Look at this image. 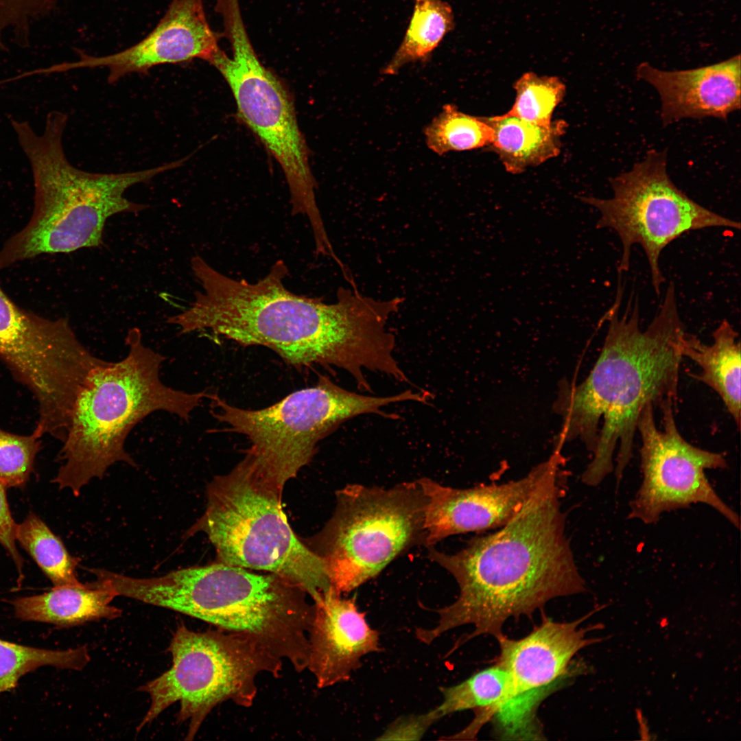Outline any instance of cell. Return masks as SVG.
<instances>
[{
  "mask_svg": "<svg viewBox=\"0 0 741 741\" xmlns=\"http://www.w3.org/2000/svg\"><path fill=\"white\" fill-rule=\"evenodd\" d=\"M121 591L244 637L297 672L307 668L314 604L303 589L276 574L220 562L159 577L126 576Z\"/></svg>",
  "mask_w": 741,
  "mask_h": 741,
  "instance_id": "obj_4",
  "label": "cell"
},
{
  "mask_svg": "<svg viewBox=\"0 0 741 741\" xmlns=\"http://www.w3.org/2000/svg\"><path fill=\"white\" fill-rule=\"evenodd\" d=\"M341 594L331 586L313 600L307 668L318 688L347 681L362 657L381 650L379 633L359 611L355 596Z\"/></svg>",
  "mask_w": 741,
  "mask_h": 741,
  "instance_id": "obj_18",
  "label": "cell"
},
{
  "mask_svg": "<svg viewBox=\"0 0 741 741\" xmlns=\"http://www.w3.org/2000/svg\"><path fill=\"white\" fill-rule=\"evenodd\" d=\"M86 647L66 650L36 648L0 639V694L14 689L26 673L44 666L82 670L89 662Z\"/></svg>",
  "mask_w": 741,
  "mask_h": 741,
  "instance_id": "obj_27",
  "label": "cell"
},
{
  "mask_svg": "<svg viewBox=\"0 0 741 741\" xmlns=\"http://www.w3.org/2000/svg\"><path fill=\"white\" fill-rule=\"evenodd\" d=\"M713 342L707 345L686 331L680 342V351L701 368L692 376L720 397L737 428L740 427V341L738 333L724 319L715 329Z\"/></svg>",
  "mask_w": 741,
  "mask_h": 741,
  "instance_id": "obj_21",
  "label": "cell"
},
{
  "mask_svg": "<svg viewBox=\"0 0 741 741\" xmlns=\"http://www.w3.org/2000/svg\"><path fill=\"white\" fill-rule=\"evenodd\" d=\"M126 357L106 361L91 373L74 403L53 480L75 496L95 478H103L117 462L137 464L125 449L134 426L151 413L165 411L187 421L210 399L207 391L187 392L164 384L160 369L165 357L144 344L140 330L128 331Z\"/></svg>",
  "mask_w": 741,
  "mask_h": 741,
  "instance_id": "obj_5",
  "label": "cell"
},
{
  "mask_svg": "<svg viewBox=\"0 0 741 741\" xmlns=\"http://www.w3.org/2000/svg\"><path fill=\"white\" fill-rule=\"evenodd\" d=\"M412 398L409 390L387 397L361 395L320 375L314 386L294 391L262 409L238 408L215 394L210 400L213 416L229 431L250 440L246 454L283 490L311 461L318 443L341 423L366 414L397 419L399 416L382 408Z\"/></svg>",
  "mask_w": 741,
  "mask_h": 741,
  "instance_id": "obj_8",
  "label": "cell"
},
{
  "mask_svg": "<svg viewBox=\"0 0 741 741\" xmlns=\"http://www.w3.org/2000/svg\"><path fill=\"white\" fill-rule=\"evenodd\" d=\"M220 49L203 0H172L153 30L134 45L115 54L95 56L78 50L79 58L47 68V73L76 69L105 67L113 84L126 75L146 73L154 67L196 58L209 62Z\"/></svg>",
  "mask_w": 741,
  "mask_h": 741,
  "instance_id": "obj_17",
  "label": "cell"
},
{
  "mask_svg": "<svg viewBox=\"0 0 741 741\" xmlns=\"http://www.w3.org/2000/svg\"><path fill=\"white\" fill-rule=\"evenodd\" d=\"M604 606L602 607H604ZM600 609L569 622L543 620L530 633L519 639L502 635L497 639L499 655L496 663L509 677L507 694L497 714L507 725L519 726L532 716V701L539 692L565 675L574 655L582 648L604 638H585L602 624L579 625Z\"/></svg>",
  "mask_w": 741,
  "mask_h": 741,
  "instance_id": "obj_16",
  "label": "cell"
},
{
  "mask_svg": "<svg viewBox=\"0 0 741 741\" xmlns=\"http://www.w3.org/2000/svg\"><path fill=\"white\" fill-rule=\"evenodd\" d=\"M40 447V438L33 433L19 435L0 428V482L5 488L25 485Z\"/></svg>",
  "mask_w": 741,
  "mask_h": 741,
  "instance_id": "obj_29",
  "label": "cell"
},
{
  "mask_svg": "<svg viewBox=\"0 0 741 741\" xmlns=\"http://www.w3.org/2000/svg\"><path fill=\"white\" fill-rule=\"evenodd\" d=\"M509 687L507 672L497 663L454 686L442 687L443 701L436 708L440 718L465 709H475L476 716L459 736L473 739L483 724L495 716Z\"/></svg>",
  "mask_w": 741,
  "mask_h": 741,
  "instance_id": "obj_23",
  "label": "cell"
},
{
  "mask_svg": "<svg viewBox=\"0 0 741 741\" xmlns=\"http://www.w3.org/2000/svg\"><path fill=\"white\" fill-rule=\"evenodd\" d=\"M676 405L673 400H667L660 405L662 430L657 427L652 403L639 417L637 431L642 440L643 478L630 504L628 517L655 524L664 512L703 503L739 528L738 515L718 495L705 473L706 469L727 467L725 457L696 447L683 438L674 419Z\"/></svg>",
  "mask_w": 741,
  "mask_h": 741,
  "instance_id": "obj_14",
  "label": "cell"
},
{
  "mask_svg": "<svg viewBox=\"0 0 741 741\" xmlns=\"http://www.w3.org/2000/svg\"><path fill=\"white\" fill-rule=\"evenodd\" d=\"M30 166L35 188L32 216L0 250V270L41 254L99 246L109 217L147 208L128 200L124 191L169 169L164 164L127 173L87 172L73 167L60 145L40 150Z\"/></svg>",
  "mask_w": 741,
  "mask_h": 741,
  "instance_id": "obj_7",
  "label": "cell"
},
{
  "mask_svg": "<svg viewBox=\"0 0 741 741\" xmlns=\"http://www.w3.org/2000/svg\"><path fill=\"white\" fill-rule=\"evenodd\" d=\"M493 135L487 146L499 157L505 169L519 174L539 165L561 152V138L568 127L564 120L549 125L534 124L517 117L504 115L484 117Z\"/></svg>",
  "mask_w": 741,
  "mask_h": 741,
  "instance_id": "obj_22",
  "label": "cell"
},
{
  "mask_svg": "<svg viewBox=\"0 0 741 741\" xmlns=\"http://www.w3.org/2000/svg\"><path fill=\"white\" fill-rule=\"evenodd\" d=\"M454 27V13L447 2L415 0L413 14L403 39L381 73L396 75L405 64L427 61Z\"/></svg>",
  "mask_w": 741,
  "mask_h": 741,
  "instance_id": "obj_24",
  "label": "cell"
},
{
  "mask_svg": "<svg viewBox=\"0 0 741 741\" xmlns=\"http://www.w3.org/2000/svg\"><path fill=\"white\" fill-rule=\"evenodd\" d=\"M5 489V486L0 482V543L10 553L21 576L23 558L15 544L17 524L14 522L10 511Z\"/></svg>",
  "mask_w": 741,
  "mask_h": 741,
  "instance_id": "obj_31",
  "label": "cell"
},
{
  "mask_svg": "<svg viewBox=\"0 0 741 741\" xmlns=\"http://www.w3.org/2000/svg\"><path fill=\"white\" fill-rule=\"evenodd\" d=\"M740 55L722 62L685 70L666 71L643 62L636 76L650 84L661 101L663 126L683 119L726 120L740 109Z\"/></svg>",
  "mask_w": 741,
  "mask_h": 741,
  "instance_id": "obj_19",
  "label": "cell"
},
{
  "mask_svg": "<svg viewBox=\"0 0 741 741\" xmlns=\"http://www.w3.org/2000/svg\"><path fill=\"white\" fill-rule=\"evenodd\" d=\"M423 133L428 148L439 156L487 147L493 135L484 117L464 113L452 104L443 106L441 112L425 127Z\"/></svg>",
  "mask_w": 741,
  "mask_h": 741,
  "instance_id": "obj_26",
  "label": "cell"
},
{
  "mask_svg": "<svg viewBox=\"0 0 741 741\" xmlns=\"http://www.w3.org/2000/svg\"><path fill=\"white\" fill-rule=\"evenodd\" d=\"M620 284L613 305L602 318L608 330L600 354L587 377L574 385L562 380L553 408L562 417L554 447L579 439L593 454L581 476L598 485L614 470L617 484L633 456L639 417L649 403L677 402L680 342L685 330L669 284L658 312L648 327L639 326L638 301L620 317Z\"/></svg>",
  "mask_w": 741,
  "mask_h": 741,
  "instance_id": "obj_3",
  "label": "cell"
},
{
  "mask_svg": "<svg viewBox=\"0 0 741 741\" xmlns=\"http://www.w3.org/2000/svg\"><path fill=\"white\" fill-rule=\"evenodd\" d=\"M282 491L246 454L209 484L205 512L187 534L203 532L220 563L276 574L314 600L331 587L327 569L289 525Z\"/></svg>",
  "mask_w": 741,
  "mask_h": 741,
  "instance_id": "obj_6",
  "label": "cell"
},
{
  "mask_svg": "<svg viewBox=\"0 0 741 741\" xmlns=\"http://www.w3.org/2000/svg\"><path fill=\"white\" fill-rule=\"evenodd\" d=\"M513 88L515 102L507 113L538 125L552 123L553 113L566 91L558 78L540 76L533 72L523 74Z\"/></svg>",
  "mask_w": 741,
  "mask_h": 741,
  "instance_id": "obj_28",
  "label": "cell"
},
{
  "mask_svg": "<svg viewBox=\"0 0 741 741\" xmlns=\"http://www.w3.org/2000/svg\"><path fill=\"white\" fill-rule=\"evenodd\" d=\"M16 539L49 578L54 587L80 583L76 568L79 560L34 513L17 524Z\"/></svg>",
  "mask_w": 741,
  "mask_h": 741,
  "instance_id": "obj_25",
  "label": "cell"
},
{
  "mask_svg": "<svg viewBox=\"0 0 741 741\" xmlns=\"http://www.w3.org/2000/svg\"><path fill=\"white\" fill-rule=\"evenodd\" d=\"M564 462L561 449H554L546 460L518 480L468 489L443 486L427 478L417 480L426 497L424 545L504 526L547 479L562 469Z\"/></svg>",
  "mask_w": 741,
  "mask_h": 741,
  "instance_id": "obj_15",
  "label": "cell"
},
{
  "mask_svg": "<svg viewBox=\"0 0 741 741\" xmlns=\"http://www.w3.org/2000/svg\"><path fill=\"white\" fill-rule=\"evenodd\" d=\"M191 264L202 290L167 320L180 333L208 330L243 346H265L296 368L333 366L364 391H371L365 370H395V338L387 323L398 311L396 298L366 296L357 286L340 287L333 303L294 294L284 285L282 260L255 283L228 277L199 256Z\"/></svg>",
  "mask_w": 741,
  "mask_h": 741,
  "instance_id": "obj_1",
  "label": "cell"
},
{
  "mask_svg": "<svg viewBox=\"0 0 741 741\" xmlns=\"http://www.w3.org/2000/svg\"><path fill=\"white\" fill-rule=\"evenodd\" d=\"M609 183L611 198H578L600 211L597 228H609L618 234L622 246L620 273L629 269L632 247L641 246L659 296L665 281L660 255L673 240L686 232L705 228H740V222L704 207L674 184L667 172V150H648L643 160L611 178Z\"/></svg>",
  "mask_w": 741,
  "mask_h": 741,
  "instance_id": "obj_12",
  "label": "cell"
},
{
  "mask_svg": "<svg viewBox=\"0 0 741 741\" xmlns=\"http://www.w3.org/2000/svg\"><path fill=\"white\" fill-rule=\"evenodd\" d=\"M60 1H62V2H64V1H67V0H60Z\"/></svg>",
  "mask_w": 741,
  "mask_h": 741,
  "instance_id": "obj_32",
  "label": "cell"
},
{
  "mask_svg": "<svg viewBox=\"0 0 741 741\" xmlns=\"http://www.w3.org/2000/svg\"><path fill=\"white\" fill-rule=\"evenodd\" d=\"M169 650L171 668L138 689L151 700L138 731L180 702L177 720L188 721L186 740H193L215 706L227 701L251 706L258 675L266 672L279 677L282 670L281 659L244 637L220 629L195 632L181 624Z\"/></svg>",
  "mask_w": 741,
  "mask_h": 741,
  "instance_id": "obj_10",
  "label": "cell"
},
{
  "mask_svg": "<svg viewBox=\"0 0 741 741\" xmlns=\"http://www.w3.org/2000/svg\"><path fill=\"white\" fill-rule=\"evenodd\" d=\"M217 13L231 56L220 48L208 62L229 85L242 120L281 166L289 186L292 213L306 217L314 238L322 240L327 233L316 204V182L290 95L279 78L259 59L239 4L226 3Z\"/></svg>",
  "mask_w": 741,
  "mask_h": 741,
  "instance_id": "obj_11",
  "label": "cell"
},
{
  "mask_svg": "<svg viewBox=\"0 0 741 741\" xmlns=\"http://www.w3.org/2000/svg\"><path fill=\"white\" fill-rule=\"evenodd\" d=\"M439 719L436 709L423 714L402 717L389 725L377 740H419Z\"/></svg>",
  "mask_w": 741,
  "mask_h": 741,
  "instance_id": "obj_30",
  "label": "cell"
},
{
  "mask_svg": "<svg viewBox=\"0 0 741 741\" xmlns=\"http://www.w3.org/2000/svg\"><path fill=\"white\" fill-rule=\"evenodd\" d=\"M336 495L333 515L311 550L340 593L374 578L408 549L424 545L426 497L417 480L390 489L348 484Z\"/></svg>",
  "mask_w": 741,
  "mask_h": 741,
  "instance_id": "obj_9",
  "label": "cell"
},
{
  "mask_svg": "<svg viewBox=\"0 0 741 741\" xmlns=\"http://www.w3.org/2000/svg\"><path fill=\"white\" fill-rule=\"evenodd\" d=\"M91 583L54 587L40 595L13 600L16 618L71 627L102 619L113 620L121 610L111 605L117 593L106 578Z\"/></svg>",
  "mask_w": 741,
  "mask_h": 741,
  "instance_id": "obj_20",
  "label": "cell"
},
{
  "mask_svg": "<svg viewBox=\"0 0 741 741\" xmlns=\"http://www.w3.org/2000/svg\"><path fill=\"white\" fill-rule=\"evenodd\" d=\"M564 472L547 479L494 533L473 538L454 554L427 548L430 559L454 576L460 592L454 602L436 611L435 627L417 628L420 642L429 644L449 630L474 626L450 654L481 635L499 638L510 618L531 615L554 598L587 591L565 532Z\"/></svg>",
  "mask_w": 741,
  "mask_h": 741,
  "instance_id": "obj_2",
  "label": "cell"
},
{
  "mask_svg": "<svg viewBox=\"0 0 741 741\" xmlns=\"http://www.w3.org/2000/svg\"><path fill=\"white\" fill-rule=\"evenodd\" d=\"M0 358L32 392L38 418L34 432L62 438L76 398L103 360L78 339L65 318L21 309L0 287Z\"/></svg>",
  "mask_w": 741,
  "mask_h": 741,
  "instance_id": "obj_13",
  "label": "cell"
}]
</instances>
